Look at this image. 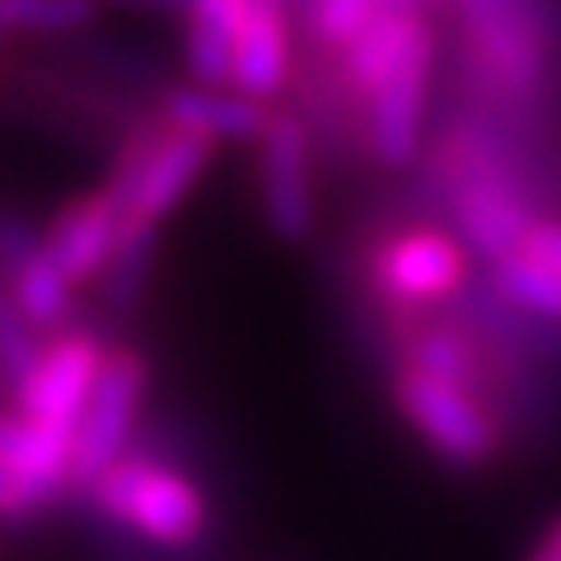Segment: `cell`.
<instances>
[{"label":"cell","instance_id":"5b68a950","mask_svg":"<svg viewBox=\"0 0 561 561\" xmlns=\"http://www.w3.org/2000/svg\"><path fill=\"white\" fill-rule=\"evenodd\" d=\"M468 262L472 253L459 234L435 225L398 230L370 253V290L398 323H416L468 290Z\"/></svg>","mask_w":561,"mask_h":561},{"label":"cell","instance_id":"277c9868","mask_svg":"<svg viewBox=\"0 0 561 561\" xmlns=\"http://www.w3.org/2000/svg\"><path fill=\"white\" fill-rule=\"evenodd\" d=\"M468 66L486 94L524 103L542 90L552 61V38L534 0H459Z\"/></svg>","mask_w":561,"mask_h":561},{"label":"cell","instance_id":"d4e9b609","mask_svg":"<svg viewBox=\"0 0 561 561\" xmlns=\"http://www.w3.org/2000/svg\"><path fill=\"white\" fill-rule=\"evenodd\" d=\"M5 43H10V38H5V33H0V61H5Z\"/></svg>","mask_w":561,"mask_h":561},{"label":"cell","instance_id":"52a82bcc","mask_svg":"<svg viewBox=\"0 0 561 561\" xmlns=\"http://www.w3.org/2000/svg\"><path fill=\"white\" fill-rule=\"evenodd\" d=\"M150 393V365L136 346H108L103 370L94 379V393L80 412L76 449H70V496H84V486L108 463H117L131 449L140 412H146Z\"/></svg>","mask_w":561,"mask_h":561},{"label":"cell","instance_id":"9c48e42d","mask_svg":"<svg viewBox=\"0 0 561 561\" xmlns=\"http://www.w3.org/2000/svg\"><path fill=\"white\" fill-rule=\"evenodd\" d=\"M257 150V202L262 220L280 243H305L319 220V192H313V140L300 113L272 108L267 127L253 140Z\"/></svg>","mask_w":561,"mask_h":561},{"label":"cell","instance_id":"44dd1931","mask_svg":"<svg viewBox=\"0 0 561 561\" xmlns=\"http://www.w3.org/2000/svg\"><path fill=\"white\" fill-rule=\"evenodd\" d=\"M524 253L552 262V267H561V220H538L534 234H529V243H524Z\"/></svg>","mask_w":561,"mask_h":561},{"label":"cell","instance_id":"d6986e66","mask_svg":"<svg viewBox=\"0 0 561 561\" xmlns=\"http://www.w3.org/2000/svg\"><path fill=\"white\" fill-rule=\"evenodd\" d=\"M43 346H47L43 328L20 309L10 286H0V379H5L10 389H20V383L38 370Z\"/></svg>","mask_w":561,"mask_h":561},{"label":"cell","instance_id":"603a6c76","mask_svg":"<svg viewBox=\"0 0 561 561\" xmlns=\"http://www.w3.org/2000/svg\"><path fill=\"white\" fill-rule=\"evenodd\" d=\"M529 561H561V515L548 524V529H542V538L534 542Z\"/></svg>","mask_w":561,"mask_h":561},{"label":"cell","instance_id":"2e32d148","mask_svg":"<svg viewBox=\"0 0 561 561\" xmlns=\"http://www.w3.org/2000/svg\"><path fill=\"white\" fill-rule=\"evenodd\" d=\"M491 290L515 313L561 323V267H552V262L519 253L511 262H501V267H491Z\"/></svg>","mask_w":561,"mask_h":561},{"label":"cell","instance_id":"7a4b0ae2","mask_svg":"<svg viewBox=\"0 0 561 561\" xmlns=\"http://www.w3.org/2000/svg\"><path fill=\"white\" fill-rule=\"evenodd\" d=\"M210 160H216V140H206L197 131H179L154 117L122 140L103 187L113 192L127 225L136 220L164 225L192 197V187L206 179Z\"/></svg>","mask_w":561,"mask_h":561},{"label":"cell","instance_id":"ba28073f","mask_svg":"<svg viewBox=\"0 0 561 561\" xmlns=\"http://www.w3.org/2000/svg\"><path fill=\"white\" fill-rule=\"evenodd\" d=\"M431 70H435V28L426 24L408 43V51H402L360 99L365 150H370L383 169L416 164L421 131H426V103H431Z\"/></svg>","mask_w":561,"mask_h":561},{"label":"cell","instance_id":"7402d4cb","mask_svg":"<svg viewBox=\"0 0 561 561\" xmlns=\"http://www.w3.org/2000/svg\"><path fill=\"white\" fill-rule=\"evenodd\" d=\"M99 5H113V10H140V14H173V20H183V14L197 5V0H99Z\"/></svg>","mask_w":561,"mask_h":561},{"label":"cell","instance_id":"ac0fdd59","mask_svg":"<svg viewBox=\"0 0 561 561\" xmlns=\"http://www.w3.org/2000/svg\"><path fill=\"white\" fill-rule=\"evenodd\" d=\"M183 66L197 84H220V90H230V80H234V33L225 24H216V20L187 14L183 20Z\"/></svg>","mask_w":561,"mask_h":561},{"label":"cell","instance_id":"8992f818","mask_svg":"<svg viewBox=\"0 0 561 561\" xmlns=\"http://www.w3.org/2000/svg\"><path fill=\"white\" fill-rule=\"evenodd\" d=\"M393 408L416 431V440L449 468H463V472L486 468L501 449L496 416L482 408V393L463 389V383H449L440 375H426L416 365H398Z\"/></svg>","mask_w":561,"mask_h":561},{"label":"cell","instance_id":"e0dca14e","mask_svg":"<svg viewBox=\"0 0 561 561\" xmlns=\"http://www.w3.org/2000/svg\"><path fill=\"white\" fill-rule=\"evenodd\" d=\"M99 0H0L5 38H70L99 20Z\"/></svg>","mask_w":561,"mask_h":561},{"label":"cell","instance_id":"ffe728a7","mask_svg":"<svg viewBox=\"0 0 561 561\" xmlns=\"http://www.w3.org/2000/svg\"><path fill=\"white\" fill-rule=\"evenodd\" d=\"M379 10H383L379 0H309L305 5L313 38H319L323 47H332V51H342Z\"/></svg>","mask_w":561,"mask_h":561},{"label":"cell","instance_id":"7c38bea8","mask_svg":"<svg viewBox=\"0 0 561 561\" xmlns=\"http://www.w3.org/2000/svg\"><path fill=\"white\" fill-rule=\"evenodd\" d=\"M272 108L239 90H220V84H173L160 99V122L179 131H197L206 140H234V146H253L267 127Z\"/></svg>","mask_w":561,"mask_h":561},{"label":"cell","instance_id":"6da1fadb","mask_svg":"<svg viewBox=\"0 0 561 561\" xmlns=\"http://www.w3.org/2000/svg\"><path fill=\"white\" fill-rule=\"evenodd\" d=\"M84 501L94 505L103 524L127 534L146 548L187 552L210 534L216 511L202 482L187 468L160 459L150 449H127L84 486Z\"/></svg>","mask_w":561,"mask_h":561},{"label":"cell","instance_id":"3957f363","mask_svg":"<svg viewBox=\"0 0 561 561\" xmlns=\"http://www.w3.org/2000/svg\"><path fill=\"white\" fill-rule=\"evenodd\" d=\"M445 169H449L445 197H449L454 234L463 239V249L478 262H486V267L519 257L538 216L524 202L515 179L505 173V164L491 160L482 140L459 136L454 154H445Z\"/></svg>","mask_w":561,"mask_h":561},{"label":"cell","instance_id":"4fadbf2b","mask_svg":"<svg viewBox=\"0 0 561 561\" xmlns=\"http://www.w3.org/2000/svg\"><path fill=\"white\" fill-rule=\"evenodd\" d=\"M295 47H290V10L280 0H253L249 20L234 38V80L230 90L257 103L276 99L290 84Z\"/></svg>","mask_w":561,"mask_h":561},{"label":"cell","instance_id":"cb8c5ba5","mask_svg":"<svg viewBox=\"0 0 561 561\" xmlns=\"http://www.w3.org/2000/svg\"><path fill=\"white\" fill-rule=\"evenodd\" d=\"M379 5H383V10H408V14H426V10L435 5V0H379Z\"/></svg>","mask_w":561,"mask_h":561},{"label":"cell","instance_id":"8fae6325","mask_svg":"<svg viewBox=\"0 0 561 561\" xmlns=\"http://www.w3.org/2000/svg\"><path fill=\"white\" fill-rule=\"evenodd\" d=\"M122 230H127V216H122V206L113 202V192L99 183L94 192H84V197H70L57 206V216H51L43 230V243H47L51 262H57L76 286H84V280H99V272L108 267Z\"/></svg>","mask_w":561,"mask_h":561},{"label":"cell","instance_id":"5bb4252c","mask_svg":"<svg viewBox=\"0 0 561 561\" xmlns=\"http://www.w3.org/2000/svg\"><path fill=\"white\" fill-rule=\"evenodd\" d=\"M160 230H164V225H146V220H136V225H127V230H122L117 249H113V257H108V267H103L99 280H94L103 309L131 313L140 300H146L154 257H160Z\"/></svg>","mask_w":561,"mask_h":561},{"label":"cell","instance_id":"484cf974","mask_svg":"<svg viewBox=\"0 0 561 561\" xmlns=\"http://www.w3.org/2000/svg\"><path fill=\"white\" fill-rule=\"evenodd\" d=\"M0 286H5V267H0Z\"/></svg>","mask_w":561,"mask_h":561},{"label":"cell","instance_id":"9a60e30c","mask_svg":"<svg viewBox=\"0 0 561 561\" xmlns=\"http://www.w3.org/2000/svg\"><path fill=\"white\" fill-rule=\"evenodd\" d=\"M5 286H10V295L20 300V309L38 328L61 332V328H70V319H76V280L51 262L47 243L38 253H28L20 267L5 272Z\"/></svg>","mask_w":561,"mask_h":561},{"label":"cell","instance_id":"30bf717a","mask_svg":"<svg viewBox=\"0 0 561 561\" xmlns=\"http://www.w3.org/2000/svg\"><path fill=\"white\" fill-rule=\"evenodd\" d=\"M108 356V342L90 328H61L57 337H47L43 360L20 389H14V408L24 416L43 421L51 431L76 435L80 412L94 393V379Z\"/></svg>","mask_w":561,"mask_h":561}]
</instances>
